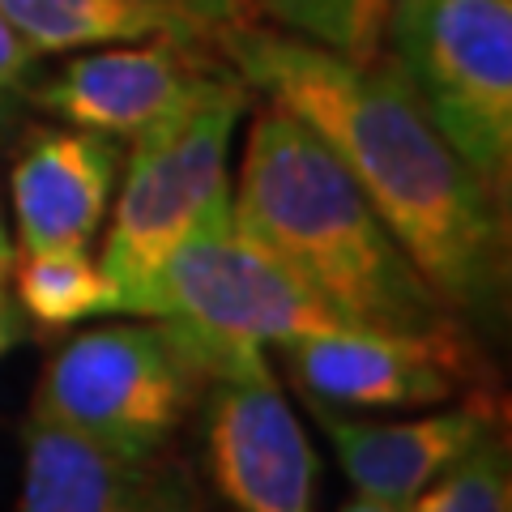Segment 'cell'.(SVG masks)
<instances>
[{"mask_svg": "<svg viewBox=\"0 0 512 512\" xmlns=\"http://www.w3.org/2000/svg\"><path fill=\"white\" fill-rule=\"evenodd\" d=\"M222 56L252 94L291 111L333 150L461 325L470 333L504 329L508 201L436 133L384 47L372 60H350L252 18L222 39Z\"/></svg>", "mask_w": 512, "mask_h": 512, "instance_id": "cell-1", "label": "cell"}, {"mask_svg": "<svg viewBox=\"0 0 512 512\" xmlns=\"http://www.w3.org/2000/svg\"><path fill=\"white\" fill-rule=\"evenodd\" d=\"M210 380L167 320H120L86 329L47 359L35 419L56 423L111 453H154L175 444Z\"/></svg>", "mask_w": 512, "mask_h": 512, "instance_id": "cell-6", "label": "cell"}, {"mask_svg": "<svg viewBox=\"0 0 512 512\" xmlns=\"http://www.w3.org/2000/svg\"><path fill=\"white\" fill-rule=\"evenodd\" d=\"M389 5L393 0H252L256 18L265 13L286 35L320 43L350 60L380 56Z\"/></svg>", "mask_w": 512, "mask_h": 512, "instance_id": "cell-15", "label": "cell"}, {"mask_svg": "<svg viewBox=\"0 0 512 512\" xmlns=\"http://www.w3.org/2000/svg\"><path fill=\"white\" fill-rule=\"evenodd\" d=\"M9 269H13V261H0V299L9 295Z\"/></svg>", "mask_w": 512, "mask_h": 512, "instance_id": "cell-21", "label": "cell"}, {"mask_svg": "<svg viewBox=\"0 0 512 512\" xmlns=\"http://www.w3.org/2000/svg\"><path fill=\"white\" fill-rule=\"evenodd\" d=\"M120 141L94 128H30L9 175L22 252L90 248L120 184Z\"/></svg>", "mask_w": 512, "mask_h": 512, "instance_id": "cell-12", "label": "cell"}, {"mask_svg": "<svg viewBox=\"0 0 512 512\" xmlns=\"http://www.w3.org/2000/svg\"><path fill=\"white\" fill-rule=\"evenodd\" d=\"M308 410L329 436L333 457L346 470L355 495H372V500H389V504H410L483 431L504 423L500 389H470L444 406H427L414 419H393V423L355 419V414L320 402H308Z\"/></svg>", "mask_w": 512, "mask_h": 512, "instance_id": "cell-11", "label": "cell"}, {"mask_svg": "<svg viewBox=\"0 0 512 512\" xmlns=\"http://www.w3.org/2000/svg\"><path fill=\"white\" fill-rule=\"evenodd\" d=\"M18 256V248H13V239H9V231H5V222H0V261H13Z\"/></svg>", "mask_w": 512, "mask_h": 512, "instance_id": "cell-20", "label": "cell"}, {"mask_svg": "<svg viewBox=\"0 0 512 512\" xmlns=\"http://www.w3.org/2000/svg\"><path fill=\"white\" fill-rule=\"evenodd\" d=\"M0 13L39 56L150 39L222 47L256 18L252 0H0Z\"/></svg>", "mask_w": 512, "mask_h": 512, "instance_id": "cell-13", "label": "cell"}, {"mask_svg": "<svg viewBox=\"0 0 512 512\" xmlns=\"http://www.w3.org/2000/svg\"><path fill=\"white\" fill-rule=\"evenodd\" d=\"M384 52L495 197L512 184V0H393Z\"/></svg>", "mask_w": 512, "mask_h": 512, "instance_id": "cell-5", "label": "cell"}, {"mask_svg": "<svg viewBox=\"0 0 512 512\" xmlns=\"http://www.w3.org/2000/svg\"><path fill=\"white\" fill-rule=\"evenodd\" d=\"M338 512H410V508L389 504V500H372V495H355V500H346Z\"/></svg>", "mask_w": 512, "mask_h": 512, "instance_id": "cell-19", "label": "cell"}, {"mask_svg": "<svg viewBox=\"0 0 512 512\" xmlns=\"http://www.w3.org/2000/svg\"><path fill=\"white\" fill-rule=\"evenodd\" d=\"M231 222L359 329L474 338L402 239L303 120L256 111L231 188Z\"/></svg>", "mask_w": 512, "mask_h": 512, "instance_id": "cell-2", "label": "cell"}, {"mask_svg": "<svg viewBox=\"0 0 512 512\" xmlns=\"http://www.w3.org/2000/svg\"><path fill=\"white\" fill-rule=\"evenodd\" d=\"M406 508L410 512H512L508 423H495L491 431H483Z\"/></svg>", "mask_w": 512, "mask_h": 512, "instance_id": "cell-16", "label": "cell"}, {"mask_svg": "<svg viewBox=\"0 0 512 512\" xmlns=\"http://www.w3.org/2000/svg\"><path fill=\"white\" fill-rule=\"evenodd\" d=\"M22 338H26V320L18 312V303L5 295V299H0V359H5Z\"/></svg>", "mask_w": 512, "mask_h": 512, "instance_id": "cell-18", "label": "cell"}, {"mask_svg": "<svg viewBox=\"0 0 512 512\" xmlns=\"http://www.w3.org/2000/svg\"><path fill=\"white\" fill-rule=\"evenodd\" d=\"M35 82H39V52L18 35V26L0 13V128L9 124L18 103H26V94Z\"/></svg>", "mask_w": 512, "mask_h": 512, "instance_id": "cell-17", "label": "cell"}, {"mask_svg": "<svg viewBox=\"0 0 512 512\" xmlns=\"http://www.w3.org/2000/svg\"><path fill=\"white\" fill-rule=\"evenodd\" d=\"M205 474L227 512H316L320 457L274 363L205 389Z\"/></svg>", "mask_w": 512, "mask_h": 512, "instance_id": "cell-9", "label": "cell"}, {"mask_svg": "<svg viewBox=\"0 0 512 512\" xmlns=\"http://www.w3.org/2000/svg\"><path fill=\"white\" fill-rule=\"evenodd\" d=\"M146 316L167 320L205 380L261 372L269 350L295 338L359 329L239 231L231 205L175 248L150 291Z\"/></svg>", "mask_w": 512, "mask_h": 512, "instance_id": "cell-3", "label": "cell"}, {"mask_svg": "<svg viewBox=\"0 0 512 512\" xmlns=\"http://www.w3.org/2000/svg\"><path fill=\"white\" fill-rule=\"evenodd\" d=\"M295 389L333 410H427L470 389H491L478 338L338 329L278 346Z\"/></svg>", "mask_w": 512, "mask_h": 512, "instance_id": "cell-7", "label": "cell"}, {"mask_svg": "<svg viewBox=\"0 0 512 512\" xmlns=\"http://www.w3.org/2000/svg\"><path fill=\"white\" fill-rule=\"evenodd\" d=\"M13 512H218L197 470L175 453H111L30 414Z\"/></svg>", "mask_w": 512, "mask_h": 512, "instance_id": "cell-10", "label": "cell"}, {"mask_svg": "<svg viewBox=\"0 0 512 512\" xmlns=\"http://www.w3.org/2000/svg\"><path fill=\"white\" fill-rule=\"evenodd\" d=\"M235 77L222 47L150 39L120 47H90L60 73L39 77L26 103L52 111L73 128H94L116 141H133L146 128L167 124L205 94Z\"/></svg>", "mask_w": 512, "mask_h": 512, "instance_id": "cell-8", "label": "cell"}, {"mask_svg": "<svg viewBox=\"0 0 512 512\" xmlns=\"http://www.w3.org/2000/svg\"><path fill=\"white\" fill-rule=\"evenodd\" d=\"M9 286L22 320L39 329H69L86 316H111V286L90 248H47L13 256Z\"/></svg>", "mask_w": 512, "mask_h": 512, "instance_id": "cell-14", "label": "cell"}, {"mask_svg": "<svg viewBox=\"0 0 512 512\" xmlns=\"http://www.w3.org/2000/svg\"><path fill=\"white\" fill-rule=\"evenodd\" d=\"M256 94L244 77L205 94L167 124L128 141L120 197L107 210L99 269L111 286V316H146L150 291L175 248L205 218L231 205L227 154Z\"/></svg>", "mask_w": 512, "mask_h": 512, "instance_id": "cell-4", "label": "cell"}]
</instances>
